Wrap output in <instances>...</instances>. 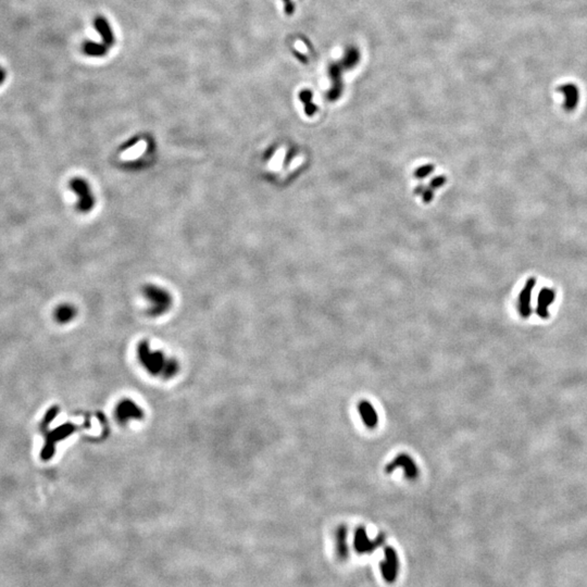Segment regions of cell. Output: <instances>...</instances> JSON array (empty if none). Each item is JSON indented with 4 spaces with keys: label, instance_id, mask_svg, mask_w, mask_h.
<instances>
[{
    "label": "cell",
    "instance_id": "6da1fadb",
    "mask_svg": "<svg viewBox=\"0 0 587 587\" xmlns=\"http://www.w3.org/2000/svg\"><path fill=\"white\" fill-rule=\"evenodd\" d=\"M137 359L146 372L155 377L171 380L180 372V363L178 360L167 357L163 351L153 349L146 340H142L138 344Z\"/></svg>",
    "mask_w": 587,
    "mask_h": 587
},
{
    "label": "cell",
    "instance_id": "7a4b0ae2",
    "mask_svg": "<svg viewBox=\"0 0 587 587\" xmlns=\"http://www.w3.org/2000/svg\"><path fill=\"white\" fill-rule=\"evenodd\" d=\"M142 296L147 303L148 314L154 317L169 312L173 305L171 292L157 284H146L142 287Z\"/></svg>",
    "mask_w": 587,
    "mask_h": 587
},
{
    "label": "cell",
    "instance_id": "3957f363",
    "mask_svg": "<svg viewBox=\"0 0 587 587\" xmlns=\"http://www.w3.org/2000/svg\"><path fill=\"white\" fill-rule=\"evenodd\" d=\"M69 186L71 191L77 196V205H75L77 210L84 214L93 211L96 205V196L88 181L81 176H77L70 181Z\"/></svg>",
    "mask_w": 587,
    "mask_h": 587
},
{
    "label": "cell",
    "instance_id": "277c9868",
    "mask_svg": "<svg viewBox=\"0 0 587 587\" xmlns=\"http://www.w3.org/2000/svg\"><path fill=\"white\" fill-rule=\"evenodd\" d=\"M115 418L121 424H127L133 420H140L144 417L142 410L135 401L131 398H124L119 401L115 407Z\"/></svg>",
    "mask_w": 587,
    "mask_h": 587
},
{
    "label": "cell",
    "instance_id": "5b68a950",
    "mask_svg": "<svg viewBox=\"0 0 587 587\" xmlns=\"http://www.w3.org/2000/svg\"><path fill=\"white\" fill-rule=\"evenodd\" d=\"M536 286V279L530 278L527 279L524 287L520 292L519 299H518V310L519 313L522 317L526 319L531 315L532 308H531V300H532V292L534 287Z\"/></svg>",
    "mask_w": 587,
    "mask_h": 587
},
{
    "label": "cell",
    "instance_id": "8992f818",
    "mask_svg": "<svg viewBox=\"0 0 587 587\" xmlns=\"http://www.w3.org/2000/svg\"><path fill=\"white\" fill-rule=\"evenodd\" d=\"M382 573L386 581L393 582L397 577L399 561L396 550L392 547L385 548V560L382 562Z\"/></svg>",
    "mask_w": 587,
    "mask_h": 587
},
{
    "label": "cell",
    "instance_id": "52a82bcc",
    "mask_svg": "<svg viewBox=\"0 0 587 587\" xmlns=\"http://www.w3.org/2000/svg\"><path fill=\"white\" fill-rule=\"evenodd\" d=\"M556 299V291L548 288V287H544L542 288V290L539 294V298H537V306H536V314H537L542 319H547L549 315L548 312V308L549 306L555 301Z\"/></svg>",
    "mask_w": 587,
    "mask_h": 587
},
{
    "label": "cell",
    "instance_id": "ba28073f",
    "mask_svg": "<svg viewBox=\"0 0 587 587\" xmlns=\"http://www.w3.org/2000/svg\"><path fill=\"white\" fill-rule=\"evenodd\" d=\"M558 90L565 95V109L567 111H573L580 102V90L574 84H565L559 86Z\"/></svg>",
    "mask_w": 587,
    "mask_h": 587
},
{
    "label": "cell",
    "instance_id": "9c48e42d",
    "mask_svg": "<svg viewBox=\"0 0 587 587\" xmlns=\"http://www.w3.org/2000/svg\"><path fill=\"white\" fill-rule=\"evenodd\" d=\"M397 467H404L405 473H406L408 479H410V480H413L414 477L418 475L417 466L408 456H400L397 459L394 460L389 466L386 467V472H388V473L392 472L393 470Z\"/></svg>",
    "mask_w": 587,
    "mask_h": 587
},
{
    "label": "cell",
    "instance_id": "30bf717a",
    "mask_svg": "<svg viewBox=\"0 0 587 587\" xmlns=\"http://www.w3.org/2000/svg\"><path fill=\"white\" fill-rule=\"evenodd\" d=\"M382 542H383V540H381V539H376L375 541L369 540L365 531L363 530V528H360V530H358V532L356 534L355 545H356V548L359 552L365 553V552H372L374 550L375 546H377V545L380 546Z\"/></svg>",
    "mask_w": 587,
    "mask_h": 587
},
{
    "label": "cell",
    "instance_id": "8fae6325",
    "mask_svg": "<svg viewBox=\"0 0 587 587\" xmlns=\"http://www.w3.org/2000/svg\"><path fill=\"white\" fill-rule=\"evenodd\" d=\"M78 314V310L72 304H61L55 310V319L58 323L64 324L71 322Z\"/></svg>",
    "mask_w": 587,
    "mask_h": 587
},
{
    "label": "cell",
    "instance_id": "7c38bea8",
    "mask_svg": "<svg viewBox=\"0 0 587 587\" xmlns=\"http://www.w3.org/2000/svg\"><path fill=\"white\" fill-rule=\"evenodd\" d=\"M358 410H359V413L361 415L362 420L364 422V424L368 427H375V425L377 424V414H376V411L373 408V406L370 404L369 401H361L360 404L358 405Z\"/></svg>",
    "mask_w": 587,
    "mask_h": 587
},
{
    "label": "cell",
    "instance_id": "4fadbf2b",
    "mask_svg": "<svg viewBox=\"0 0 587 587\" xmlns=\"http://www.w3.org/2000/svg\"><path fill=\"white\" fill-rule=\"evenodd\" d=\"M95 29L99 32V34L102 35L104 44L108 48H110L114 43V36L110 25H109L108 21L104 18V16H98L95 20Z\"/></svg>",
    "mask_w": 587,
    "mask_h": 587
},
{
    "label": "cell",
    "instance_id": "5bb4252c",
    "mask_svg": "<svg viewBox=\"0 0 587 587\" xmlns=\"http://www.w3.org/2000/svg\"><path fill=\"white\" fill-rule=\"evenodd\" d=\"M109 48L105 45V44H99V43H90V41H87L85 43L83 47L84 53L87 56L90 57H102L104 55H106L107 50Z\"/></svg>",
    "mask_w": 587,
    "mask_h": 587
},
{
    "label": "cell",
    "instance_id": "9a60e30c",
    "mask_svg": "<svg viewBox=\"0 0 587 587\" xmlns=\"http://www.w3.org/2000/svg\"><path fill=\"white\" fill-rule=\"evenodd\" d=\"M74 431V427L73 425H62L59 427V429L55 430L52 434H49V437H48V443L50 445H54V443L58 442V441H61L66 436H69L72 432Z\"/></svg>",
    "mask_w": 587,
    "mask_h": 587
},
{
    "label": "cell",
    "instance_id": "2e32d148",
    "mask_svg": "<svg viewBox=\"0 0 587 587\" xmlns=\"http://www.w3.org/2000/svg\"><path fill=\"white\" fill-rule=\"evenodd\" d=\"M57 413H58V409H56V408H53L52 410H49L48 413L46 414L45 422H46V423H50V422H52V421L54 420V419H55V417H56Z\"/></svg>",
    "mask_w": 587,
    "mask_h": 587
},
{
    "label": "cell",
    "instance_id": "e0dca14e",
    "mask_svg": "<svg viewBox=\"0 0 587 587\" xmlns=\"http://www.w3.org/2000/svg\"><path fill=\"white\" fill-rule=\"evenodd\" d=\"M285 3V10H286L287 14H291L294 12V5L291 3V0H284Z\"/></svg>",
    "mask_w": 587,
    "mask_h": 587
},
{
    "label": "cell",
    "instance_id": "ac0fdd59",
    "mask_svg": "<svg viewBox=\"0 0 587 587\" xmlns=\"http://www.w3.org/2000/svg\"><path fill=\"white\" fill-rule=\"evenodd\" d=\"M5 80H6V71L0 66V85L5 82Z\"/></svg>",
    "mask_w": 587,
    "mask_h": 587
}]
</instances>
